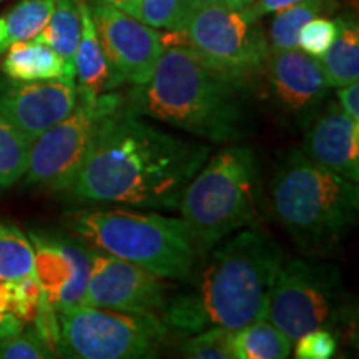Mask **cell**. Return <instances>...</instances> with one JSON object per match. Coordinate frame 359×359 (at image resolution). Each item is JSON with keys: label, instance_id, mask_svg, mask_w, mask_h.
<instances>
[{"label": "cell", "instance_id": "cell-1", "mask_svg": "<svg viewBox=\"0 0 359 359\" xmlns=\"http://www.w3.org/2000/svg\"><path fill=\"white\" fill-rule=\"evenodd\" d=\"M208 156V145L154 127L123 103L102 125L69 191L93 203L178 210Z\"/></svg>", "mask_w": 359, "mask_h": 359}, {"label": "cell", "instance_id": "cell-2", "mask_svg": "<svg viewBox=\"0 0 359 359\" xmlns=\"http://www.w3.org/2000/svg\"><path fill=\"white\" fill-rule=\"evenodd\" d=\"M283 262L285 251L259 224L233 233L212 251L191 286L168 296L161 321L175 333L190 336L208 327L235 331L268 318L269 294Z\"/></svg>", "mask_w": 359, "mask_h": 359}, {"label": "cell", "instance_id": "cell-3", "mask_svg": "<svg viewBox=\"0 0 359 359\" xmlns=\"http://www.w3.org/2000/svg\"><path fill=\"white\" fill-rule=\"evenodd\" d=\"M155 72L125 107L213 143L238 142L251 125L250 82L231 77L187 43H163Z\"/></svg>", "mask_w": 359, "mask_h": 359}, {"label": "cell", "instance_id": "cell-4", "mask_svg": "<svg viewBox=\"0 0 359 359\" xmlns=\"http://www.w3.org/2000/svg\"><path fill=\"white\" fill-rule=\"evenodd\" d=\"M268 200L276 222L309 257L338 250L358 222V183L320 167L296 148L278 161Z\"/></svg>", "mask_w": 359, "mask_h": 359}, {"label": "cell", "instance_id": "cell-5", "mask_svg": "<svg viewBox=\"0 0 359 359\" xmlns=\"http://www.w3.org/2000/svg\"><path fill=\"white\" fill-rule=\"evenodd\" d=\"M262 205L257 154L246 145H231L208 156L183 191L178 210L196 253L205 257L233 233L258 226Z\"/></svg>", "mask_w": 359, "mask_h": 359}, {"label": "cell", "instance_id": "cell-6", "mask_svg": "<svg viewBox=\"0 0 359 359\" xmlns=\"http://www.w3.org/2000/svg\"><path fill=\"white\" fill-rule=\"evenodd\" d=\"M75 235L165 280H188L196 263L195 245L185 222L132 210H90L72 222Z\"/></svg>", "mask_w": 359, "mask_h": 359}, {"label": "cell", "instance_id": "cell-7", "mask_svg": "<svg viewBox=\"0 0 359 359\" xmlns=\"http://www.w3.org/2000/svg\"><path fill=\"white\" fill-rule=\"evenodd\" d=\"M351 304L341 269L318 258L283 262L268 304V320L293 341L311 330L338 331Z\"/></svg>", "mask_w": 359, "mask_h": 359}, {"label": "cell", "instance_id": "cell-8", "mask_svg": "<svg viewBox=\"0 0 359 359\" xmlns=\"http://www.w3.org/2000/svg\"><path fill=\"white\" fill-rule=\"evenodd\" d=\"M58 356L75 359L154 358L168 334L156 314H133L87 304L62 309Z\"/></svg>", "mask_w": 359, "mask_h": 359}, {"label": "cell", "instance_id": "cell-9", "mask_svg": "<svg viewBox=\"0 0 359 359\" xmlns=\"http://www.w3.org/2000/svg\"><path fill=\"white\" fill-rule=\"evenodd\" d=\"M125 103L120 93L82 98L64 120L32 142L24 175L25 187L69 191L95 143L102 125Z\"/></svg>", "mask_w": 359, "mask_h": 359}, {"label": "cell", "instance_id": "cell-10", "mask_svg": "<svg viewBox=\"0 0 359 359\" xmlns=\"http://www.w3.org/2000/svg\"><path fill=\"white\" fill-rule=\"evenodd\" d=\"M180 37L208 64L231 77L250 82L263 74L269 45L258 20L243 8L223 2L196 11L183 27Z\"/></svg>", "mask_w": 359, "mask_h": 359}, {"label": "cell", "instance_id": "cell-11", "mask_svg": "<svg viewBox=\"0 0 359 359\" xmlns=\"http://www.w3.org/2000/svg\"><path fill=\"white\" fill-rule=\"evenodd\" d=\"M88 7L102 50L118 83L145 85L163 52V35L102 0Z\"/></svg>", "mask_w": 359, "mask_h": 359}, {"label": "cell", "instance_id": "cell-12", "mask_svg": "<svg viewBox=\"0 0 359 359\" xmlns=\"http://www.w3.org/2000/svg\"><path fill=\"white\" fill-rule=\"evenodd\" d=\"M167 299L165 278L92 246V269L82 304L158 316Z\"/></svg>", "mask_w": 359, "mask_h": 359}, {"label": "cell", "instance_id": "cell-13", "mask_svg": "<svg viewBox=\"0 0 359 359\" xmlns=\"http://www.w3.org/2000/svg\"><path fill=\"white\" fill-rule=\"evenodd\" d=\"M263 74L273 105L288 123L304 130L326 105L331 87L320 62L299 48L269 52Z\"/></svg>", "mask_w": 359, "mask_h": 359}, {"label": "cell", "instance_id": "cell-14", "mask_svg": "<svg viewBox=\"0 0 359 359\" xmlns=\"http://www.w3.org/2000/svg\"><path fill=\"white\" fill-rule=\"evenodd\" d=\"M34 275L55 311L82 304L92 269V246L70 236L30 233Z\"/></svg>", "mask_w": 359, "mask_h": 359}, {"label": "cell", "instance_id": "cell-15", "mask_svg": "<svg viewBox=\"0 0 359 359\" xmlns=\"http://www.w3.org/2000/svg\"><path fill=\"white\" fill-rule=\"evenodd\" d=\"M80 100L75 80H0V116L32 143L64 120Z\"/></svg>", "mask_w": 359, "mask_h": 359}, {"label": "cell", "instance_id": "cell-16", "mask_svg": "<svg viewBox=\"0 0 359 359\" xmlns=\"http://www.w3.org/2000/svg\"><path fill=\"white\" fill-rule=\"evenodd\" d=\"M303 154L349 182H359V123L334 102L326 103L304 128Z\"/></svg>", "mask_w": 359, "mask_h": 359}, {"label": "cell", "instance_id": "cell-17", "mask_svg": "<svg viewBox=\"0 0 359 359\" xmlns=\"http://www.w3.org/2000/svg\"><path fill=\"white\" fill-rule=\"evenodd\" d=\"M80 17H82V29H80L77 52L74 58L75 79L79 80L77 88L80 97L95 98L116 88L120 83L111 74L105 53L102 50L95 24L85 0H80Z\"/></svg>", "mask_w": 359, "mask_h": 359}, {"label": "cell", "instance_id": "cell-18", "mask_svg": "<svg viewBox=\"0 0 359 359\" xmlns=\"http://www.w3.org/2000/svg\"><path fill=\"white\" fill-rule=\"evenodd\" d=\"M0 70L7 79L19 82L75 80V67L67 64L48 45L34 39L13 43L4 53Z\"/></svg>", "mask_w": 359, "mask_h": 359}, {"label": "cell", "instance_id": "cell-19", "mask_svg": "<svg viewBox=\"0 0 359 359\" xmlns=\"http://www.w3.org/2000/svg\"><path fill=\"white\" fill-rule=\"evenodd\" d=\"M338 22V35L320 62L331 88L344 87L359 80V27L354 15H343Z\"/></svg>", "mask_w": 359, "mask_h": 359}, {"label": "cell", "instance_id": "cell-20", "mask_svg": "<svg viewBox=\"0 0 359 359\" xmlns=\"http://www.w3.org/2000/svg\"><path fill=\"white\" fill-rule=\"evenodd\" d=\"M231 346L235 359H285L291 354L293 341L263 318L233 331Z\"/></svg>", "mask_w": 359, "mask_h": 359}, {"label": "cell", "instance_id": "cell-21", "mask_svg": "<svg viewBox=\"0 0 359 359\" xmlns=\"http://www.w3.org/2000/svg\"><path fill=\"white\" fill-rule=\"evenodd\" d=\"M55 0H22L0 15V57L13 43L32 40L42 32L53 11Z\"/></svg>", "mask_w": 359, "mask_h": 359}, {"label": "cell", "instance_id": "cell-22", "mask_svg": "<svg viewBox=\"0 0 359 359\" xmlns=\"http://www.w3.org/2000/svg\"><path fill=\"white\" fill-rule=\"evenodd\" d=\"M80 29H82L80 0H55L50 19L34 40L48 45L67 64L74 67Z\"/></svg>", "mask_w": 359, "mask_h": 359}, {"label": "cell", "instance_id": "cell-23", "mask_svg": "<svg viewBox=\"0 0 359 359\" xmlns=\"http://www.w3.org/2000/svg\"><path fill=\"white\" fill-rule=\"evenodd\" d=\"M334 0H303L276 12L269 27V52H285L299 48L298 35L308 20L321 15L325 11H333Z\"/></svg>", "mask_w": 359, "mask_h": 359}, {"label": "cell", "instance_id": "cell-24", "mask_svg": "<svg viewBox=\"0 0 359 359\" xmlns=\"http://www.w3.org/2000/svg\"><path fill=\"white\" fill-rule=\"evenodd\" d=\"M35 251L30 238L13 224L0 223V281L34 273Z\"/></svg>", "mask_w": 359, "mask_h": 359}, {"label": "cell", "instance_id": "cell-25", "mask_svg": "<svg viewBox=\"0 0 359 359\" xmlns=\"http://www.w3.org/2000/svg\"><path fill=\"white\" fill-rule=\"evenodd\" d=\"M30 145L19 130L0 116V191L24 178Z\"/></svg>", "mask_w": 359, "mask_h": 359}, {"label": "cell", "instance_id": "cell-26", "mask_svg": "<svg viewBox=\"0 0 359 359\" xmlns=\"http://www.w3.org/2000/svg\"><path fill=\"white\" fill-rule=\"evenodd\" d=\"M42 298V286L34 273L19 280L0 281V309L24 323L34 321Z\"/></svg>", "mask_w": 359, "mask_h": 359}, {"label": "cell", "instance_id": "cell-27", "mask_svg": "<svg viewBox=\"0 0 359 359\" xmlns=\"http://www.w3.org/2000/svg\"><path fill=\"white\" fill-rule=\"evenodd\" d=\"M231 330L208 327L190 334L180 348L182 356L191 359H235L231 346Z\"/></svg>", "mask_w": 359, "mask_h": 359}, {"label": "cell", "instance_id": "cell-28", "mask_svg": "<svg viewBox=\"0 0 359 359\" xmlns=\"http://www.w3.org/2000/svg\"><path fill=\"white\" fill-rule=\"evenodd\" d=\"M58 356L37 327H22L12 338L0 343V359H48Z\"/></svg>", "mask_w": 359, "mask_h": 359}, {"label": "cell", "instance_id": "cell-29", "mask_svg": "<svg viewBox=\"0 0 359 359\" xmlns=\"http://www.w3.org/2000/svg\"><path fill=\"white\" fill-rule=\"evenodd\" d=\"M138 20L154 29L182 32L185 27L183 0H140Z\"/></svg>", "mask_w": 359, "mask_h": 359}, {"label": "cell", "instance_id": "cell-30", "mask_svg": "<svg viewBox=\"0 0 359 359\" xmlns=\"http://www.w3.org/2000/svg\"><path fill=\"white\" fill-rule=\"evenodd\" d=\"M336 35H338V22L318 15L302 27L298 45L308 55L321 58L333 45Z\"/></svg>", "mask_w": 359, "mask_h": 359}, {"label": "cell", "instance_id": "cell-31", "mask_svg": "<svg viewBox=\"0 0 359 359\" xmlns=\"http://www.w3.org/2000/svg\"><path fill=\"white\" fill-rule=\"evenodd\" d=\"M294 356L298 359H330L338 353V338L333 331L311 330L294 341Z\"/></svg>", "mask_w": 359, "mask_h": 359}, {"label": "cell", "instance_id": "cell-32", "mask_svg": "<svg viewBox=\"0 0 359 359\" xmlns=\"http://www.w3.org/2000/svg\"><path fill=\"white\" fill-rule=\"evenodd\" d=\"M336 97H338L344 114L359 123V83L354 82L344 85V87H338Z\"/></svg>", "mask_w": 359, "mask_h": 359}, {"label": "cell", "instance_id": "cell-33", "mask_svg": "<svg viewBox=\"0 0 359 359\" xmlns=\"http://www.w3.org/2000/svg\"><path fill=\"white\" fill-rule=\"evenodd\" d=\"M303 2V0H253L250 6H246V11L255 20H259L264 15L269 13H276L283 11V8L294 6V4Z\"/></svg>", "mask_w": 359, "mask_h": 359}, {"label": "cell", "instance_id": "cell-34", "mask_svg": "<svg viewBox=\"0 0 359 359\" xmlns=\"http://www.w3.org/2000/svg\"><path fill=\"white\" fill-rule=\"evenodd\" d=\"M25 323L20 318L13 316L11 313H6L0 309V343L8 338H12L13 334H17L24 327Z\"/></svg>", "mask_w": 359, "mask_h": 359}, {"label": "cell", "instance_id": "cell-35", "mask_svg": "<svg viewBox=\"0 0 359 359\" xmlns=\"http://www.w3.org/2000/svg\"><path fill=\"white\" fill-rule=\"evenodd\" d=\"M102 2L109 4V6L118 8L128 15L138 19V12H140V0H102Z\"/></svg>", "mask_w": 359, "mask_h": 359}, {"label": "cell", "instance_id": "cell-36", "mask_svg": "<svg viewBox=\"0 0 359 359\" xmlns=\"http://www.w3.org/2000/svg\"><path fill=\"white\" fill-rule=\"evenodd\" d=\"M222 2V0H183V13H185V24L188 19L200 8H203L206 6H212V4Z\"/></svg>", "mask_w": 359, "mask_h": 359}, {"label": "cell", "instance_id": "cell-37", "mask_svg": "<svg viewBox=\"0 0 359 359\" xmlns=\"http://www.w3.org/2000/svg\"><path fill=\"white\" fill-rule=\"evenodd\" d=\"M223 2L233 8H243L246 6H250L253 0H223Z\"/></svg>", "mask_w": 359, "mask_h": 359}, {"label": "cell", "instance_id": "cell-38", "mask_svg": "<svg viewBox=\"0 0 359 359\" xmlns=\"http://www.w3.org/2000/svg\"><path fill=\"white\" fill-rule=\"evenodd\" d=\"M334 2H338V0H334Z\"/></svg>", "mask_w": 359, "mask_h": 359}, {"label": "cell", "instance_id": "cell-39", "mask_svg": "<svg viewBox=\"0 0 359 359\" xmlns=\"http://www.w3.org/2000/svg\"><path fill=\"white\" fill-rule=\"evenodd\" d=\"M0 2H2V0H0Z\"/></svg>", "mask_w": 359, "mask_h": 359}]
</instances>
